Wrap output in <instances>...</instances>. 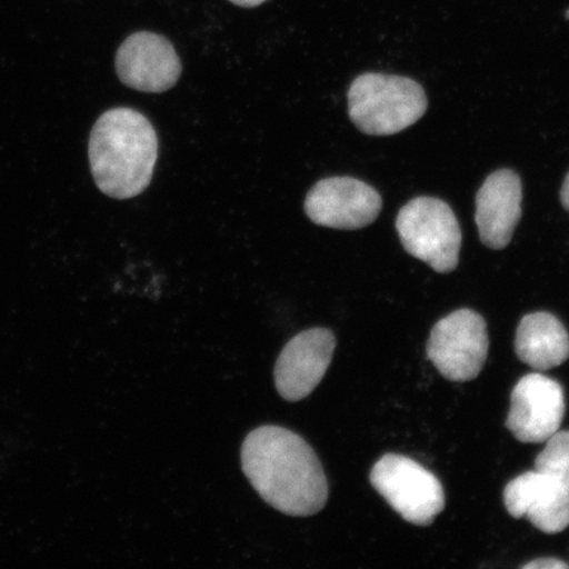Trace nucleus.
I'll list each match as a JSON object with an SVG mask.
<instances>
[{
  "mask_svg": "<svg viewBox=\"0 0 569 569\" xmlns=\"http://www.w3.org/2000/svg\"><path fill=\"white\" fill-rule=\"evenodd\" d=\"M381 197L352 177L325 178L306 196L305 211L312 223L337 230H360L380 216Z\"/></svg>",
  "mask_w": 569,
  "mask_h": 569,
  "instance_id": "7",
  "label": "nucleus"
},
{
  "mask_svg": "<svg viewBox=\"0 0 569 569\" xmlns=\"http://www.w3.org/2000/svg\"><path fill=\"white\" fill-rule=\"evenodd\" d=\"M407 252L438 273L457 269L461 230L452 209L438 198L419 197L405 204L396 222Z\"/></svg>",
  "mask_w": 569,
  "mask_h": 569,
  "instance_id": "4",
  "label": "nucleus"
},
{
  "mask_svg": "<svg viewBox=\"0 0 569 569\" xmlns=\"http://www.w3.org/2000/svg\"><path fill=\"white\" fill-rule=\"evenodd\" d=\"M522 182L510 169L490 174L476 197V224L483 246L508 247L521 219Z\"/></svg>",
  "mask_w": 569,
  "mask_h": 569,
  "instance_id": "12",
  "label": "nucleus"
},
{
  "mask_svg": "<svg viewBox=\"0 0 569 569\" xmlns=\"http://www.w3.org/2000/svg\"><path fill=\"white\" fill-rule=\"evenodd\" d=\"M488 348L486 320L479 312L461 309L433 326L427 358L447 380L466 382L480 375Z\"/></svg>",
  "mask_w": 569,
  "mask_h": 569,
  "instance_id": "6",
  "label": "nucleus"
},
{
  "mask_svg": "<svg viewBox=\"0 0 569 569\" xmlns=\"http://www.w3.org/2000/svg\"><path fill=\"white\" fill-rule=\"evenodd\" d=\"M159 139L137 110L119 107L103 113L92 128L89 160L99 190L116 199L138 197L152 181Z\"/></svg>",
  "mask_w": 569,
  "mask_h": 569,
  "instance_id": "2",
  "label": "nucleus"
},
{
  "mask_svg": "<svg viewBox=\"0 0 569 569\" xmlns=\"http://www.w3.org/2000/svg\"><path fill=\"white\" fill-rule=\"evenodd\" d=\"M516 353L525 365L549 371L569 358V336L563 323L550 312L523 317L516 333Z\"/></svg>",
  "mask_w": 569,
  "mask_h": 569,
  "instance_id": "13",
  "label": "nucleus"
},
{
  "mask_svg": "<svg viewBox=\"0 0 569 569\" xmlns=\"http://www.w3.org/2000/svg\"><path fill=\"white\" fill-rule=\"evenodd\" d=\"M116 68L126 87L159 94L180 80V57L167 38L153 32H137L118 49Z\"/></svg>",
  "mask_w": 569,
  "mask_h": 569,
  "instance_id": "9",
  "label": "nucleus"
},
{
  "mask_svg": "<svg viewBox=\"0 0 569 569\" xmlns=\"http://www.w3.org/2000/svg\"><path fill=\"white\" fill-rule=\"evenodd\" d=\"M426 110L425 90L407 77L367 73L356 78L348 90V116L371 137L407 130Z\"/></svg>",
  "mask_w": 569,
  "mask_h": 569,
  "instance_id": "3",
  "label": "nucleus"
},
{
  "mask_svg": "<svg viewBox=\"0 0 569 569\" xmlns=\"http://www.w3.org/2000/svg\"><path fill=\"white\" fill-rule=\"evenodd\" d=\"M241 467L270 507L293 517L317 515L329 498L326 475L312 448L296 432L262 426L246 438Z\"/></svg>",
  "mask_w": 569,
  "mask_h": 569,
  "instance_id": "1",
  "label": "nucleus"
},
{
  "mask_svg": "<svg viewBox=\"0 0 569 569\" xmlns=\"http://www.w3.org/2000/svg\"><path fill=\"white\" fill-rule=\"evenodd\" d=\"M561 203H563L565 209L569 211V173L566 177V181L563 183V188L560 191Z\"/></svg>",
  "mask_w": 569,
  "mask_h": 569,
  "instance_id": "16",
  "label": "nucleus"
},
{
  "mask_svg": "<svg viewBox=\"0 0 569 569\" xmlns=\"http://www.w3.org/2000/svg\"><path fill=\"white\" fill-rule=\"evenodd\" d=\"M371 482L405 521L429 526L445 509L442 483L416 460L386 455L376 462Z\"/></svg>",
  "mask_w": 569,
  "mask_h": 569,
  "instance_id": "5",
  "label": "nucleus"
},
{
  "mask_svg": "<svg viewBox=\"0 0 569 569\" xmlns=\"http://www.w3.org/2000/svg\"><path fill=\"white\" fill-rule=\"evenodd\" d=\"M526 569H565L568 565L558 559H539L533 560L531 563L525 565Z\"/></svg>",
  "mask_w": 569,
  "mask_h": 569,
  "instance_id": "15",
  "label": "nucleus"
},
{
  "mask_svg": "<svg viewBox=\"0 0 569 569\" xmlns=\"http://www.w3.org/2000/svg\"><path fill=\"white\" fill-rule=\"evenodd\" d=\"M503 502L511 517L529 519L546 533H558L569 526V490L537 469L511 480Z\"/></svg>",
  "mask_w": 569,
  "mask_h": 569,
  "instance_id": "11",
  "label": "nucleus"
},
{
  "mask_svg": "<svg viewBox=\"0 0 569 569\" xmlns=\"http://www.w3.org/2000/svg\"><path fill=\"white\" fill-rule=\"evenodd\" d=\"M230 2L240 7H246V9H253V7L266 3L267 0H230Z\"/></svg>",
  "mask_w": 569,
  "mask_h": 569,
  "instance_id": "17",
  "label": "nucleus"
},
{
  "mask_svg": "<svg viewBox=\"0 0 569 569\" xmlns=\"http://www.w3.org/2000/svg\"><path fill=\"white\" fill-rule=\"evenodd\" d=\"M536 469L551 476L569 490V431H558L547 440L536 459Z\"/></svg>",
  "mask_w": 569,
  "mask_h": 569,
  "instance_id": "14",
  "label": "nucleus"
},
{
  "mask_svg": "<svg viewBox=\"0 0 569 569\" xmlns=\"http://www.w3.org/2000/svg\"><path fill=\"white\" fill-rule=\"evenodd\" d=\"M336 347V336L327 329H311L291 339L274 368L276 387L281 397L290 402L308 397L322 381Z\"/></svg>",
  "mask_w": 569,
  "mask_h": 569,
  "instance_id": "10",
  "label": "nucleus"
},
{
  "mask_svg": "<svg viewBox=\"0 0 569 569\" xmlns=\"http://www.w3.org/2000/svg\"><path fill=\"white\" fill-rule=\"evenodd\" d=\"M566 415L565 390L545 375L518 381L510 398L508 429L522 443H546L560 429Z\"/></svg>",
  "mask_w": 569,
  "mask_h": 569,
  "instance_id": "8",
  "label": "nucleus"
}]
</instances>
